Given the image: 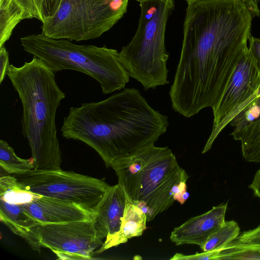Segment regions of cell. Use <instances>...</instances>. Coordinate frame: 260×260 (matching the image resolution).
I'll return each mask as SVG.
<instances>
[{
  "mask_svg": "<svg viewBox=\"0 0 260 260\" xmlns=\"http://www.w3.org/2000/svg\"><path fill=\"white\" fill-rule=\"evenodd\" d=\"M246 7L253 17H259L260 12L258 4L260 0H240Z\"/></svg>",
  "mask_w": 260,
  "mask_h": 260,
  "instance_id": "83f0119b",
  "label": "cell"
},
{
  "mask_svg": "<svg viewBox=\"0 0 260 260\" xmlns=\"http://www.w3.org/2000/svg\"><path fill=\"white\" fill-rule=\"evenodd\" d=\"M111 167L126 198L146 214L147 222L174 204L173 187L189 177L168 147L154 144L115 161Z\"/></svg>",
  "mask_w": 260,
  "mask_h": 260,
  "instance_id": "277c9868",
  "label": "cell"
},
{
  "mask_svg": "<svg viewBox=\"0 0 260 260\" xmlns=\"http://www.w3.org/2000/svg\"><path fill=\"white\" fill-rule=\"evenodd\" d=\"M187 4L180 59L169 95L174 104L197 113L219 102L248 49L252 16L240 0Z\"/></svg>",
  "mask_w": 260,
  "mask_h": 260,
  "instance_id": "6da1fadb",
  "label": "cell"
},
{
  "mask_svg": "<svg viewBox=\"0 0 260 260\" xmlns=\"http://www.w3.org/2000/svg\"><path fill=\"white\" fill-rule=\"evenodd\" d=\"M260 89V72L249 48L237 64L217 104L212 108V129Z\"/></svg>",
  "mask_w": 260,
  "mask_h": 260,
  "instance_id": "30bf717a",
  "label": "cell"
},
{
  "mask_svg": "<svg viewBox=\"0 0 260 260\" xmlns=\"http://www.w3.org/2000/svg\"><path fill=\"white\" fill-rule=\"evenodd\" d=\"M248 187L252 190L254 195L260 200V169L255 173Z\"/></svg>",
  "mask_w": 260,
  "mask_h": 260,
  "instance_id": "f1b7e54d",
  "label": "cell"
},
{
  "mask_svg": "<svg viewBox=\"0 0 260 260\" xmlns=\"http://www.w3.org/2000/svg\"><path fill=\"white\" fill-rule=\"evenodd\" d=\"M217 259H260V244L235 239L218 249Z\"/></svg>",
  "mask_w": 260,
  "mask_h": 260,
  "instance_id": "44dd1931",
  "label": "cell"
},
{
  "mask_svg": "<svg viewBox=\"0 0 260 260\" xmlns=\"http://www.w3.org/2000/svg\"><path fill=\"white\" fill-rule=\"evenodd\" d=\"M260 118V95L239 113L230 122L234 127L230 135L236 140L249 124Z\"/></svg>",
  "mask_w": 260,
  "mask_h": 260,
  "instance_id": "7402d4cb",
  "label": "cell"
},
{
  "mask_svg": "<svg viewBox=\"0 0 260 260\" xmlns=\"http://www.w3.org/2000/svg\"><path fill=\"white\" fill-rule=\"evenodd\" d=\"M41 196L21 189L16 178L12 175L8 174L0 178V199L9 203L23 204Z\"/></svg>",
  "mask_w": 260,
  "mask_h": 260,
  "instance_id": "ac0fdd59",
  "label": "cell"
},
{
  "mask_svg": "<svg viewBox=\"0 0 260 260\" xmlns=\"http://www.w3.org/2000/svg\"><path fill=\"white\" fill-rule=\"evenodd\" d=\"M20 205L39 224L92 221L94 216L74 203L44 196Z\"/></svg>",
  "mask_w": 260,
  "mask_h": 260,
  "instance_id": "8fae6325",
  "label": "cell"
},
{
  "mask_svg": "<svg viewBox=\"0 0 260 260\" xmlns=\"http://www.w3.org/2000/svg\"><path fill=\"white\" fill-rule=\"evenodd\" d=\"M185 1L187 2V4H189V3H194V2L202 1V0H185Z\"/></svg>",
  "mask_w": 260,
  "mask_h": 260,
  "instance_id": "4dcf8cb0",
  "label": "cell"
},
{
  "mask_svg": "<svg viewBox=\"0 0 260 260\" xmlns=\"http://www.w3.org/2000/svg\"><path fill=\"white\" fill-rule=\"evenodd\" d=\"M236 239L243 242L260 244V224L255 228L240 234Z\"/></svg>",
  "mask_w": 260,
  "mask_h": 260,
  "instance_id": "d4e9b609",
  "label": "cell"
},
{
  "mask_svg": "<svg viewBox=\"0 0 260 260\" xmlns=\"http://www.w3.org/2000/svg\"><path fill=\"white\" fill-rule=\"evenodd\" d=\"M249 49L256 60L260 72V38L253 37L250 35Z\"/></svg>",
  "mask_w": 260,
  "mask_h": 260,
  "instance_id": "4316f807",
  "label": "cell"
},
{
  "mask_svg": "<svg viewBox=\"0 0 260 260\" xmlns=\"http://www.w3.org/2000/svg\"><path fill=\"white\" fill-rule=\"evenodd\" d=\"M33 2L35 4V6L37 9L38 12L39 13V14L40 15V16L43 18V17L42 16V14H41V7H42V0H33Z\"/></svg>",
  "mask_w": 260,
  "mask_h": 260,
  "instance_id": "f546056e",
  "label": "cell"
},
{
  "mask_svg": "<svg viewBox=\"0 0 260 260\" xmlns=\"http://www.w3.org/2000/svg\"><path fill=\"white\" fill-rule=\"evenodd\" d=\"M9 66V53L3 46L0 48V84L7 75Z\"/></svg>",
  "mask_w": 260,
  "mask_h": 260,
  "instance_id": "484cf974",
  "label": "cell"
},
{
  "mask_svg": "<svg viewBox=\"0 0 260 260\" xmlns=\"http://www.w3.org/2000/svg\"><path fill=\"white\" fill-rule=\"evenodd\" d=\"M7 75L22 103V133L28 141L34 170L61 169L55 117L66 95L56 81L55 73L34 57L21 67L10 64Z\"/></svg>",
  "mask_w": 260,
  "mask_h": 260,
  "instance_id": "3957f363",
  "label": "cell"
},
{
  "mask_svg": "<svg viewBox=\"0 0 260 260\" xmlns=\"http://www.w3.org/2000/svg\"><path fill=\"white\" fill-rule=\"evenodd\" d=\"M11 175L24 190L74 203L93 214L111 186L104 179L61 169H32L24 174Z\"/></svg>",
  "mask_w": 260,
  "mask_h": 260,
  "instance_id": "ba28073f",
  "label": "cell"
},
{
  "mask_svg": "<svg viewBox=\"0 0 260 260\" xmlns=\"http://www.w3.org/2000/svg\"><path fill=\"white\" fill-rule=\"evenodd\" d=\"M24 50L42 60L53 73L72 70L91 77L104 94L124 88L129 76L117 50L105 46L77 45L66 39H54L43 34L20 38Z\"/></svg>",
  "mask_w": 260,
  "mask_h": 260,
  "instance_id": "5b68a950",
  "label": "cell"
},
{
  "mask_svg": "<svg viewBox=\"0 0 260 260\" xmlns=\"http://www.w3.org/2000/svg\"><path fill=\"white\" fill-rule=\"evenodd\" d=\"M168 117L154 109L135 88L107 99L72 107L61 128L67 139L95 150L107 168L153 145L169 126Z\"/></svg>",
  "mask_w": 260,
  "mask_h": 260,
  "instance_id": "7a4b0ae2",
  "label": "cell"
},
{
  "mask_svg": "<svg viewBox=\"0 0 260 260\" xmlns=\"http://www.w3.org/2000/svg\"><path fill=\"white\" fill-rule=\"evenodd\" d=\"M227 208L228 202L189 218L174 228L170 236L171 241L176 245L195 244L201 247L224 222Z\"/></svg>",
  "mask_w": 260,
  "mask_h": 260,
  "instance_id": "7c38bea8",
  "label": "cell"
},
{
  "mask_svg": "<svg viewBox=\"0 0 260 260\" xmlns=\"http://www.w3.org/2000/svg\"><path fill=\"white\" fill-rule=\"evenodd\" d=\"M23 239L32 249L49 248L59 259H92L104 242L93 220L39 224Z\"/></svg>",
  "mask_w": 260,
  "mask_h": 260,
  "instance_id": "9c48e42d",
  "label": "cell"
},
{
  "mask_svg": "<svg viewBox=\"0 0 260 260\" xmlns=\"http://www.w3.org/2000/svg\"><path fill=\"white\" fill-rule=\"evenodd\" d=\"M126 205V195L118 183L107 191L94 214L93 222L98 233L105 239L117 233L121 224Z\"/></svg>",
  "mask_w": 260,
  "mask_h": 260,
  "instance_id": "4fadbf2b",
  "label": "cell"
},
{
  "mask_svg": "<svg viewBox=\"0 0 260 260\" xmlns=\"http://www.w3.org/2000/svg\"><path fill=\"white\" fill-rule=\"evenodd\" d=\"M240 234V228L236 221H225L200 248L204 252L221 249L236 239Z\"/></svg>",
  "mask_w": 260,
  "mask_h": 260,
  "instance_id": "ffe728a7",
  "label": "cell"
},
{
  "mask_svg": "<svg viewBox=\"0 0 260 260\" xmlns=\"http://www.w3.org/2000/svg\"><path fill=\"white\" fill-rule=\"evenodd\" d=\"M0 166L8 174H21L34 169L32 158L19 157L5 141L0 140Z\"/></svg>",
  "mask_w": 260,
  "mask_h": 260,
  "instance_id": "d6986e66",
  "label": "cell"
},
{
  "mask_svg": "<svg viewBox=\"0 0 260 260\" xmlns=\"http://www.w3.org/2000/svg\"><path fill=\"white\" fill-rule=\"evenodd\" d=\"M141 15L137 30L123 47L119 57L129 77L145 90L164 85L168 81L167 62L169 54L165 46V33L173 0H141Z\"/></svg>",
  "mask_w": 260,
  "mask_h": 260,
  "instance_id": "8992f818",
  "label": "cell"
},
{
  "mask_svg": "<svg viewBox=\"0 0 260 260\" xmlns=\"http://www.w3.org/2000/svg\"><path fill=\"white\" fill-rule=\"evenodd\" d=\"M0 219L15 234L23 238L38 222L20 205L9 203L0 199Z\"/></svg>",
  "mask_w": 260,
  "mask_h": 260,
  "instance_id": "9a60e30c",
  "label": "cell"
},
{
  "mask_svg": "<svg viewBox=\"0 0 260 260\" xmlns=\"http://www.w3.org/2000/svg\"><path fill=\"white\" fill-rule=\"evenodd\" d=\"M62 0H42L41 14L44 20L53 17L58 11Z\"/></svg>",
  "mask_w": 260,
  "mask_h": 260,
  "instance_id": "cb8c5ba5",
  "label": "cell"
},
{
  "mask_svg": "<svg viewBox=\"0 0 260 260\" xmlns=\"http://www.w3.org/2000/svg\"><path fill=\"white\" fill-rule=\"evenodd\" d=\"M24 12V19L36 18L42 22L43 19L38 12L33 0H15Z\"/></svg>",
  "mask_w": 260,
  "mask_h": 260,
  "instance_id": "603a6c76",
  "label": "cell"
},
{
  "mask_svg": "<svg viewBox=\"0 0 260 260\" xmlns=\"http://www.w3.org/2000/svg\"><path fill=\"white\" fill-rule=\"evenodd\" d=\"M24 19L23 11L15 0H0V48L17 24Z\"/></svg>",
  "mask_w": 260,
  "mask_h": 260,
  "instance_id": "2e32d148",
  "label": "cell"
},
{
  "mask_svg": "<svg viewBox=\"0 0 260 260\" xmlns=\"http://www.w3.org/2000/svg\"><path fill=\"white\" fill-rule=\"evenodd\" d=\"M129 0H62L56 14L42 22V33L54 39H96L124 15Z\"/></svg>",
  "mask_w": 260,
  "mask_h": 260,
  "instance_id": "52a82bcc",
  "label": "cell"
},
{
  "mask_svg": "<svg viewBox=\"0 0 260 260\" xmlns=\"http://www.w3.org/2000/svg\"><path fill=\"white\" fill-rule=\"evenodd\" d=\"M147 222L146 214L126 198V205L119 231L105 239L98 254L124 243L131 238L141 236L146 229Z\"/></svg>",
  "mask_w": 260,
  "mask_h": 260,
  "instance_id": "5bb4252c",
  "label": "cell"
},
{
  "mask_svg": "<svg viewBox=\"0 0 260 260\" xmlns=\"http://www.w3.org/2000/svg\"><path fill=\"white\" fill-rule=\"evenodd\" d=\"M236 140L241 141L242 155L246 161L260 162V118L246 126Z\"/></svg>",
  "mask_w": 260,
  "mask_h": 260,
  "instance_id": "e0dca14e",
  "label": "cell"
},
{
  "mask_svg": "<svg viewBox=\"0 0 260 260\" xmlns=\"http://www.w3.org/2000/svg\"><path fill=\"white\" fill-rule=\"evenodd\" d=\"M136 1H137L138 2H139V1H141V0H136Z\"/></svg>",
  "mask_w": 260,
  "mask_h": 260,
  "instance_id": "1f68e13d",
  "label": "cell"
}]
</instances>
